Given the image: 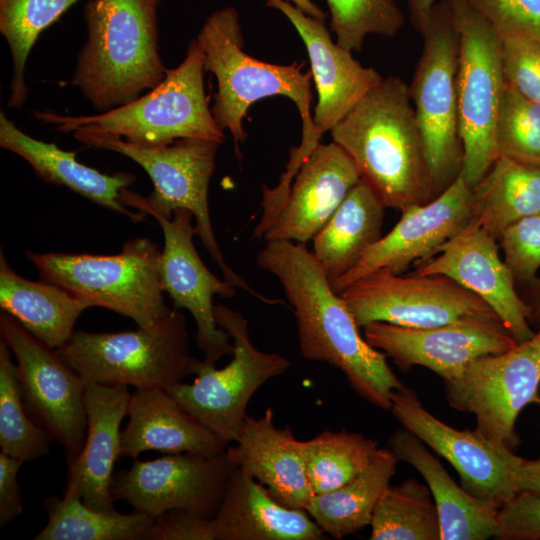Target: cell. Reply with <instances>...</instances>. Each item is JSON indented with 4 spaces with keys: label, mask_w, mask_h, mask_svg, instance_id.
Wrapping results in <instances>:
<instances>
[{
    "label": "cell",
    "mask_w": 540,
    "mask_h": 540,
    "mask_svg": "<svg viewBox=\"0 0 540 540\" xmlns=\"http://www.w3.org/2000/svg\"><path fill=\"white\" fill-rule=\"evenodd\" d=\"M128 416L121 432V457L136 459L144 451L215 456L229 446L163 388H136L131 393Z\"/></svg>",
    "instance_id": "obj_26"
},
{
    "label": "cell",
    "mask_w": 540,
    "mask_h": 540,
    "mask_svg": "<svg viewBox=\"0 0 540 540\" xmlns=\"http://www.w3.org/2000/svg\"><path fill=\"white\" fill-rule=\"evenodd\" d=\"M76 140L89 148L120 153L141 166L154 190L148 197L123 189L121 202L144 215L171 217L177 209L193 214L196 235L222 271L223 278L261 302L276 305L283 301L260 294L225 261L214 234L208 205V187L215 169L220 143L201 138H182L165 146H141L103 134L75 132Z\"/></svg>",
    "instance_id": "obj_6"
},
{
    "label": "cell",
    "mask_w": 540,
    "mask_h": 540,
    "mask_svg": "<svg viewBox=\"0 0 540 540\" xmlns=\"http://www.w3.org/2000/svg\"><path fill=\"white\" fill-rule=\"evenodd\" d=\"M516 285L529 286L540 268V213L510 224L498 239Z\"/></svg>",
    "instance_id": "obj_40"
},
{
    "label": "cell",
    "mask_w": 540,
    "mask_h": 540,
    "mask_svg": "<svg viewBox=\"0 0 540 540\" xmlns=\"http://www.w3.org/2000/svg\"><path fill=\"white\" fill-rule=\"evenodd\" d=\"M459 35L456 75L462 175L471 188L485 176L499 153L495 131L505 79L501 38L466 0H449Z\"/></svg>",
    "instance_id": "obj_11"
},
{
    "label": "cell",
    "mask_w": 540,
    "mask_h": 540,
    "mask_svg": "<svg viewBox=\"0 0 540 540\" xmlns=\"http://www.w3.org/2000/svg\"><path fill=\"white\" fill-rule=\"evenodd\" d=\"M42 506L48 522L35 540H142L155 519L136 510L128 514L95 510L69 486L62 497H47Z\"/></svg>",
    "instance_id": "obj_33"
},
{
    "label": "cell",
    "mask_w": 540,
    "mask_h": 540,
    "mask_svg": "<svg viewBox=\"0 0 540 540\" xmlns=\"http://www.w3.org/2000/svg\"><path fill=\"white\" fill-rule=\"evenodd\" d=\"M522 298L527 307L528 321L531 327L536 332L540 331V278L527 287Z\"/></svg>",
    "instance_id": "obj_47"
},
{
    "label": "cell",
    "mask_w": 540,
    "mask_h": 540,
    "mask_svg": "<svg viewBox=\"0 0 540 540\" xmlns=\"http://www.w3.org/2000/svg\"><path fill=\"white\" fill-rule=\"evenodd\" d=\"M360 181L354 161L338 144L319 143L295 174L263 239L303 244L312 240Z\"/></svg>",
    "instance_id": "obj_22"
},
{
    "label": "cell",
    "mask_w": 540,
    "mask_h": 540,
    "mask_svg": "<svg viewBox=\"0 0 540 540\" xmlns=\"http://www.w3.org/2000/svg\"><path fill=\"white\" fill-rule=\"evenodd\" d=\"M301 9L307 15L314 17L318 20L324 21L326 14L317 6L312 0H288Z\"/></svg>",
    "instance_id": "obj_49"
},
{
    "label": "cell",
    "mask_w": 540,
    "mask_h": 540,
    "mask_svg": "<svg viewBox=\"0 0 540 540\" xmlns=\"http://www.w3.org/2000/svg\"><path fill=\"white\" fill-rule=\"evenodd\" d=\"M233 468L226 451L215 456L167 454L134 461L114 473L111 493L114 501L123 500L154 517L182 509L213 518Z\"/></svg>",
    "instance_id": "obj_15"
},
{
    "label": "cell",
    "mask_w": 540,
    "mask_h": 540,
    "mask_svg": "<svg viewBox=\"0 0 540 540\" xmlns=\"http://www.w3.org/2000/svg\"><path fill=\"white\" fill-rule=\"evenodd\" d=\"M498 240L473 218L432 257L418 262L414 273L448 276L486 302L516 342L536 331L528 321L527 307L499 254Z\"/></svg>",
    "instance_id": "obj_20"
},
{
    "label": "cell",
    "mask_w": 540,
    "mask_h": 540,
    "mask_svg": "<svg viewBox=\"0 0 540 540\" xmlns=\"http://www.w3.org/2000/svg\"><path fill=\"white\" fill-rule=\"evenodd\" d=\"M86 381L108 386L163 388L195 375L185 316L171 308L159 321L134 331L74 330L56 349Z\"/></svg>",
    "instance_id": "obj_7"
},
{
    "label": "cell",
    "mask_w": 540,
    "mask_h": 540,
    "mask_svg": "<svg viewBox=\"0 0 540 540\" xmlns=\"http://www.w3.org/2000/svg\"><path fill=\"white\" fill-rule=\"evenodd\" d=\"M494 538L540 540V495L521 492L498 511Z\"/></svg>",
    "instance_id": "obj_43"
},
{
    "label": "cell",
    "mask_w": 540,
    "mask_h": 540,
    "mask_svg": "<svg viewBox=\"0 0 540 540\" xmlns=\"http://www.w3.org/2000/svg\"><path fill=\"white\" fill-rule=\"evenodd\" d=\"M214 313L217 324L232 340V360L221 369L200 360L192 383L180 381L165 390L183 410L230 445L240 434L253 395L267 381L285 373L290 361L255 347L248 321L240 312L215 305Z\"/></svg>",
    "instance_id": "obj_10"
},
{
    "label": "cell",
    "mask_w": 540,
    "mask_h": 540,
    "mask_svg": "<svg viewBox=\"0 0 540 540\" xmlns=\"http://www.w3.org/2000/svg\"><path fill=\"white\" fill-rule=\"evenodd\" d=\"M42 280L92 307L99 306L148 327L170 311L164 301L161 251L148 238L127 241L120 253L93 255L26 252Z\"/></svg>",
    "instance_id": "obj_8"
},
{
    "label": "cell",
    "mask_w": 540,
    "mask_h": 540,
    "mask_svg": "<svg viewBox=\"0 0 540 540\" xmlns=\"http://www.w3.org/2000/svg\"><path fill=\"white\" fill-rule=\"evenodd\" d=\"M385 208L361 180L314 236L312 253L330 282L351 270L382 237Z\"/></svg>",
    "instance_id": "obj_30"
},
{
    "label": "cell",
    "mask_w": 540,
    "mask_h": 540,
    "mask_svg": "<svg viewBox=\"0 0 540 540\" xmlns=\"http://www.w3.org/2000/svg\"><path fill=\"white\" fill-rule=\"evenodd\" d=\"M388 448L426 481L437 508L441 540H485L495 536L501 507L459 486L416 435L401 427L390 435Z\"/></svg>",
    "instance_id": "obj_27"
},
{
    "label": "cell",
    "mask_w": 540,
    "mask_h": 540,
    "mask_svg": "<svg viewBox=\"0 0 540 540\" xmlns=\"http://www.w3.org/2000/svg\"><path fill=\"white\" fill-rule=\"evenodd\" d=\"M23 462L0 453V527L12 522L22 512V495L17 479Z\"/></svg>",
    "instance_id": "obj_45"
},
{
    "label": "cell",
    "mask_w": 540,
    "mask_h": 540,
    "mask_svg": "<svg viewBox=\"0 0 540 540\" xmlns=\"http://www.w3.org/2000/svg\"><path fill=\"white\" fill-rule=\"evenodd\" d=\"M161 226L164 247L160 274L164 292L176 309L188 310L196 324L195 340L204 360L216 363L232 356L230 336L216 322L213 297H232L236 286L213 274L201 260L193 243L196 235L193 214L177 209L171 217L154 216Z\"/></svg>",
    "instance_id": "obj_18"
},
{
    "label": "cell",
    "mask_w": 540,
    "mask_h": 540,
    "mask_svg": "<svg viewBox=\"0 0 540 540\" xmlns=\"http://www.w3.org/2000/svg\"><path fill=\"white\" fill-rule=\"evenodd\" d=\"M155 6H158V4L162 1V0H150Z\"/></svg>",
    "instance_id": "obj_50"
},
{
    "label": "cell",
    "mask_w": 540,
    "mask_h": 540,
    "mask_svg": "<svg viewBox=\"0 0 540 540\" xmlns=\"http://www.w3.org/2000/svg\"><path fill=\"white\" fill-rule=\"evenodd\" d=\"M472 188L460 174L431 201L401 211L396 225L373 244L343 276L331 281L336 293L362 277L387 270L402 274L411 264L426 260L472 219Z\"/></svg>",
    "instance_id": "obj_19"
},
{
    "label": "cell",
    "mask_w": 540,
    "mask_h": 540,
    "mask_svg": "<svg viewBox=\"0 0 540 540\" xmlns=\"http://www.w3.org/2000/svg\"><path fill=\"white\" fill-rule=\"evenodd\" d=\"M370 526V540H441L439 516L430 489L414 478L386 489Z\"/></svg>",
    "instance_id": "obj_35"
},
{
    "label": "cell",
    "mask_w": 540,
    "mask_h": 540,
    "mask_svg": "<svg viewBox=\"0 0 540 540\" xmlns=\"http://www.w3.org/2000/svg\"><path fill=\"white\" fill-rule=\"evenodd\" d=\"M390 411L402 427L453 466L472 496L502 507L518 494L513 468L519 456L513 450L476 429L457 430L442 422L405 385L393 392Z\"/></svg>",
    "instance_id": "obj_17"
},
{
    "label": "cell",
    "mask_w": 540,
    "mask_h": 540,
    "mask_svg": "<svg viewBox=\"0 0 540 540\" xmlns=\"http://www.w3.org/2000/svg\"><path fill=\"white\" fill-rule=\"evenodd\" d=\"M540 331L529 340L498 354L479 357L454 378L444 380L449 405L476 418V430L511 450L520 439L516 419L538 401Z\"/></svg>",
    "instance_id": "obj_13"
},
{
    "label": "cell",
    "mask_w": 540,
    "mask_h": 540,
    "mask_svg": "<svg viewBox=\"0 0 540 540\" xmlns=\"http://www.w3.org/2000/svg\"><path fill=\"white\" fill-rule=\"evenodd\" d=\"M156 8L150 0H86L88 37L71 83L97 110L132 102L165 78Z\"/></svg>",
    "instance_id": "obj_4"
},
{
    "label": "cell",
    "mask_w": 540,
    "mask_h": 540,
    "mask_svg": "<svg viewBox=\"0 0 540 540\" xmlns=\"http://www.w3.org/2000/svg\"><path fill=\"white\" fill-rule=\"evenodd\" d=\"M313 494L334 490L361 473L373 460L378 443L357 432L323 430L301 441Z\"/></svg>",
    "instance_id": "obj_36"
},
{
    "label": "cell",
    "mask_w": 540,
    "mask_h": 540,
    "mask_svg": "<svg viewBox=\"0 0 540 540\" xmlns=\"http://www.w3.org/2000/svg\"><path fill=\"white\" fill-rule=\"evenodd\" d=\"M212 521L216 540L327 538L306 510L281 504L264 485L237 467Z\"/></svg>",
    "instance_id": "obj_25"
},
{
    "label": "cell",
    "mask_w": 540,
    "mask_h": 540,
    "mask_svg": "<svg viewBox=\"0 0 540 540\" xmlns=\"http://www.w3.org/2000/svg\"><path fill=\"white\" fill-rule=\"evenodd\" d=\"M195 39L202 50L204 70L212 72L217 80L213 117L222 131H230L238 158L239 144L247 138L243 119L252 104L281 95L296 105L302 118V138L299 146L291 149L278 183L282 189H288L301 164L320 143L311 115V71H303L305 62L278 65L248 55L243 50L239 14L234 7L213 12Z\"/></svg>",
    "instance_id": "obj_3"
},
{
    "label": "cell",
    "mask_w": 540,
    "mask_h": 540,
    "mask_svg": "<svg viewBox=\"0 0 540 540\" xmlns=\"http://www.w3.org/2000/svg\"><path fill=\"white\" fill-rule=\"evenodd\" d=\"M513 477L517 493L540 495V458L527 460L518 457L514 464Z\"/></svg>",
    "instance_id": "obj_46"
},
{
    "label": "cell",
    "mask_w": 540,
    "mask_h": 540,
    "mask_svg": "<svg viewBox=\"0 0 540 540\" xmlns=\"http://www.w3.org/2000/svg\"><path fill=\"white\" fill-rule=\"evenodd\" d=\"M148 540H216L212 518L182 509H171L155 517Z\"/></svg>",
    "instance_id": "obj_44"
},
{
    "label": "cell",
    "mask_w": 540,
    "mask_h": 540,
    "mask_svg": "<svg viewBox=\"0 0 540 540\" xmlns=\"http://www.w3.org/2000/svg\"><path fill=\"white\" fill-rule=\"evenodd\" d=\"M297 30L307 49L318 101L313 124L318 140L336 126L383 77L372 67H363L331 39L324 21L304 13L288 0H266Z\"/></svg>",
    "instance_id": "obj_21"
},
{
    "label": "cell",
    "mask_w": 540,
    "mask_h": 540,
    "mask_svg": "<svg viewBox=\"0 0 540 540\" xmlns=\"http://www.w3.org/2000/svg\"><path fill=\"white\" fill-rule=\"evenodd\" d=\"M398 461L388 447L378 448L371 463L357 476L334 490L314 495L307 513L333 539L356 534L370 526Z\"/></svg>",
    "instance_id": "obj_31"
},
{
    "label": "cell",
    "mask_w": 540,
    "mask_h": 540,
    "mask_svg": "<svg viewBox=\"0 0 540 540\" xmlns=\"http://www.w3.org/2000/svg\"><path fill=\"white\" fill-rule=\"evenodd\" d=\"M330 133L386 208L401 212L435 198L409 87L401 78H383Z\"/></svg>",
    "instance_id": "obj_2"
},
{
    "label": "cell",
    "mask_w": 540,
    "mask_h": 540,
    "mask_svg": "<svg viewBox=\"0 0 540 540\" xmlns=\"http://www.w3.org/2000/svg\"><path fill=\"white\" fill-rule=\"evenodd\" d=\"M435 0H407L411 21L415 29L421 34L428 23Z\"/></svg>",
    "instance_id": "obj_48"
},
{
    "label": "cell",
    "mask_w": 540,
    "mask_h": 540,
    "mask_svg": "<svg viewBox=\"0 0 540 540\" xmlns=\"http://www.w3.org/2000/svg\"><path fill=\"white\" fill-rule=\"evenodd\" d=\"M409 87L434 197L462 173L456 75L459 35L449 0L435 4Z\"/></svg>",
    "instance_id": "obj_9"
},
{
    "label": "cell",
    "mask_w": 540,
    "mask_h": 540,
    "mask_svg": "<svg viewBox=\"0 0 540 540\" xmlns=\"http://www.w3.org/2000/svg\"><path fill=\"white\" fill-rule=\"evenodd\" d=\"M256 265L276 277L293 307L302 356L339 369L363 399L390 410L393 392L404 384L387 355L362 337L345 300L306 245L266 241Z\"/></svg>",
    "instance_id": "obj_1"
},
{
    "label": "cell",
    "mask_w": 540,
    "mask_h": 540,
    "mask_svg": "<svg viewBox=\"0 0 540 540\" xmlns=\"http://www.w3.org/2000/svg\"><path fill=\"white\" fill-rule=\"evenodd\" d=\"M51 438L29 416L21 396L16 364L0 339V447L1 452L28 462L50 452Z\"/></svg>",
    "instance_id": "obj_37"
},
{
    "label": "cell",
    "mask_w": 540,
    "mask_h": 540,
    "mask_svg": "<svg viewBox=\"0 0 540 540\" xmlns=\"http://www.w3.org/2000/svg\"><path fill=\"white\" fill-rule=\"evenodd\" d=\"M0 146L23 158L44 181L62 185L85 198L138 222L141 212H131L121 202L123 189L135 181L130 173H102L80 163L75 151H65L55 143L35 139L19 129L0 112Z\"/></svg>",
    "instance_id": "obj_28"
},
{
    "label": "cell",
    "mask_w": 540,
    "mask_h": 540,
    "mask_svg": "<svg viewBox=\"0 0 540 540\" xmlns=\"http://www.w3.org/2000/svg\"><path fill=\"white\" fill-rule=\"evenodd\" d=\"M339 294L360 328L372 322L426 328L469 316L499 318L479 296L441 274L378 270Z\"/></svg>",
    "instance_id": "obj_14"
},
{
    "label": "cell",
    "mask_w": 540,
    "mask_h": 540,
    "mask_svg": "<svg viewBox=\"0 0 540 540\" xmlns=\"http://www.w3.org/2000/svg\"><path fill=\"white\" fill-rule=\"evenodd\" d=\"M128 386L86 382L87 432L79 456L67 464V485L82 502L99 511H115L111 493L114 464L120 457V425L128 415Z\"/></svg>",
    "instance_id": "obj_23"
},
{
    "label": "cell",
    "mask_w": 540,
    "mask_h": 540,
    "mask_svg": "<svg viewBox=\"0 0 540 540\" xmlns=\"http://www.w3.org/2000/svg\"><path fill=\"white\" fill-rule=\"evenodd\" d=\"M226 455L237 467L264 485L281 504L306 510L314 496L301 440L289 427L277 428L268 407L259 418L247 416Z\"/></svg>",
    "instance_id": "obj_24"
},
{
    "label": "cell",
    "mask_w": 540,
    "mask_h": 540,
    "mask_svg": "<svg viewBox=\"0 0 540 540\" xmlns=\"http://www.w3.org/2000/svg\"><path fill=\"white\" fill-rule=\"evenodd\" d=\"M201 47L191 40L184 60L167 69L163 81L136 100L98 115L67 116L34 111V117L62 133L112 135L141 146H165L182 138L222 143L204 86Z\"/></svg>",
    "instance_id": "obj_5"
},
{
    "label": "cell",
    "mask_w": 540,
    "mask_h": 540,
    "mask_svg": "<svg viewBox=\"0 0 540 540\" xmlns=\"http://www.w3.org/2000/svg\"><path fill=\"white\" fill-rule=\"evenodd\" d=\"M0 334L16 359L24 406L33 421L64 447L67 464L85 442L86 381L61 357L13 316L1 310Z\"/></svg>",
    "instance_id": "obj_12"
},
{
    "label": "cell",
    "mask_w": 540,
    "mask_h": 540,
    "mask_svg": "<svg viewBox=\"0 0 540 540\" xmlns=\"http://www.w3.org/2000/svg\"><path fill=\"white\" fill-rule=\"evenodd\" d=\"M495 139L499 156L540 166V104L506 84Z\"/></svg>",
    "instance_id": "obj_39"
},
{
    "label": "cell",
    "mask_w": 540,
    "mask_h": 540,
    "mask_svg": "<svg viewBox=\"0 0 540 540\" xmlns=\"http://www.w3.org/2000/svg\"><path fill=\"white\" fill-rule=\"evenodd\" d=\"M81 0H0V32L12 58L7 106L20 109L28 96L24 75L28 56L42 31Z\"/></svg>",
    "instance_id": "obj_34"
},
{
    "label": "cell",
    "mask_w": 540,
    "mask_h": 540,
    "mask_svg": "<svg viewBox=\"0 0 540 540\" xmlns=\"http://www.w3.org/2000/svg\"><path fill=\"white\" fill-rule=\"evenodd\" d=\"M501 61L505 83L540 104V42L519 36L501 38Z\"/></svg>",
    "instance_id": "obj_42"
},
{
    "label": "cell",
    "mask_w": 540,
    "mask_h": 540,
    "mask_svg": "<svg viewBox=\"0 0 540 540\" xmlns=\"http://www.w3.org/2000/svg\"><path fill=\"white\" fill-rule=\"evenodd\" d=\"M472 218L497 240L513 222L540 213V166L499 156L472 188Z\"/></svg>",
    "instance_id": "obj_32"
},
{
    "label": "cell",
    "mask_w": 540,
    "mask_h": 540,
    "mask_svg": "<svg viewBox=\"0 0 540 540\" xmlns=\"http://www.w3.org/2000/svg\"><path fill=\"white\" fill-rule=\"evenodd\" d=\"M500 38L519 36L540 42V0H466Z\"/></svg>",
    "instance_id": "obj_41"
},
{
    "label": "cell",
    "mask_w": 540,
    "mask_h": 540,
    "mask_svg": "<svg viewBox=\"0 0 540 540\" xmlns=\"http://www.w3.org/2000/svg\"><path fill=\"white\" fill-rule=\"evenodd\" d=\"M336 43L348 51H360L368 34L393 37L404 16L394 0H326Z\"/></svg>",
    "instance_id": "obj_38"
},
{
    "label": "cell",
    "mask_w": 540,
    "mask_h": 540,
    "mask_svg": "<svg viewBox=\"0 0 540 540\" xmlns=\"http://www.w3.org/2000/svg\"><path fill=\"white\" fill-rule=\"evenodd\" d=\"M0 307L40 341L58 349L72 335L79 316L92 306L58 285L19 275L1 250Z\"/></svg>",
    "instance_id": "obj_29"
},
{
    "label": "cell",
    "mask_w": 540,
    "mask_h": 540,
    "mask_svg": "<svg viewBox=\"0 0 540 540\" xmlns=\"http://www.w3.org/2000/svg\"><path fill=\"white\" fill-rule=\"evenodd\" d=\"M363 329L367 342L402 371L422 366L443 381L454 378L479 357L502 353L518 344L499 318L486 316L426 328L372 322Z\"/></svg>",
    "instance_id": "obj_16"
}]
</instances>
